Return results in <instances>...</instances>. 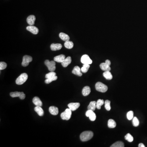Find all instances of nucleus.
Instances as JSON below:
<instances>
[{
  "mask_svg": "<svg viewBox=\"0 0 147 147\" xmlns=\"http://www.w3.org/2000/svg\"><path fill=\"white\" fill-rule=\"evenodd\" d=\"M93 132L90 131H86L82 133L80 135V139L82 141H86L90 140L93 136Z\"/></svg>",
  "mask_w": 147,
  "mask_h": 147,
  "instance_id": "1",
  "label": "nucleus"
},
{
  "mask_svg": "<svg viewBox=\"0 0 147 147\" xmlns=\"http://www.w3.org/2000/svg\"><path fill=\"white\" fill-rule=\"evenodd\" d=\"M28 78V75L25 73L21 74L17 78L16 81V83L17 85H21L26 82Z\"/></svg>",
  "mask_w": 147,
  "mask_h": 147,
  "instance_id": "2",
  "label": "nucleus"
},
{
  "mask_svg": "<svg viewBox=\"0 0 147 147\" xmlns=\"http://www.w3.org/2000/svg\"><path fill=\"white\" fill-rule=\"evenodd\" d=\"M95 88L97 91L101 92H106L108 90L107 86L101 82H98L95 85Z\"/></svg>",
  "mask_w": 147,
  "mask_h": 147,
  "instance_id": "3",
  "label": "nucleus"
},
{
  "mask_svg": "<svg viewBox=\"0 0 147 147\" xmlns=\"http://www.w3.org/2000/svg\"><path fill=\"white\" fill-rule=\"evenodd\" d=\"M72 110L70 109H66L64 112H63L61 114V117L63 120H69L70 118L72 115Z\"/></svg>",
  "mask_w": 147,
  "mask_h": 147,
  "instance_id": "4",
  "label": "nucleus"
},
{
  "mask_svg": "<svg viewBox=\"0 0 147 147\" xmlns=\"http://www.w3.org/2000/svg\"><path fill=\"white\" fill-rule=\"evenodd\" d=\"M45 64L50 72H54L55 70L56 63L54 61H50L48 60H46L45 61Z\"/></svg>",
  "mask_w": 147,
  "mask_h": 147,
  "instance_id": "5",
  "label": "nucleus"
},
{
  "mask_svg": "<svg viewBox=\"0 0 147 147\" xmlns=\"http://www.w3.org/2000/svg\"><path fill=\"white\" fill-rule=\"evenodd\" d=\"M32 61V58L31 56L28 55H25L23 57L22 65L23 67L28 66L29 63Z\"/></svg>",
  "mask_w": 147,
  "mask_h": 147,
  "instance_id": "6",
  "label": "nucleus"
},
{
  "mask_svg": "<svg viewBox=\"0 0 147 147\" xmlns=\"http://www.w3.org/2000/svg\"><path fill=\"white\" fill-rule=\"evenodd\" d=\"M11 97L13 98L14 97H19L20 99H24L25 98V95L23 92H12L10 94Z\"/></svg>",
  "mask_w": 147,
  "mask_h": 147,
  "instance_id": "7",
  "label": "nucleus"
},
{
  "mask_svg": "<svg viewBox=\"0 0 147 147\" xmlns=\"http://www.w3.org/2000/svg\"><path fill=\"white\" fill-rule=\"evenodd\" d=\"M81 63L83 64H87L90 65L92 63V60L90 58L88 55L87 54H84L81 57Z\"/></svg>",
  "mask_w": 147,
  "mask_h": 147,
  "instance_id": "8",
  "label": "nucleus"
},
{
  "mask_svg": "<svg viewBox=\"0 0 147 147\" xmlns=\"http://www.w3.org/2000/svg\"><path fill=\"white\" fill-rule=\"evenodd\" d=\"M86 116L89 117L91 121H94L96 118V114L93 111L90 110H87L86 112Z\"/></svg>",
  "mask_w": 147,
  "mask_h": 147,
  "instance_id": "9",
  "label": "nucleus"
},
{
  "mask_svg": "<svg viewBox=\"0 0 147 147\" xmlns=\"http://www.w3.org/2000/svg\"><path fill=\"white\" fill-rule=\"evenodd\" d=\"M26 29L34 34H37L38 33L39 31L38 28L33 25H29L27 27Z\"/></svg>",
  "mask_w": 147,
  "mask_h": 147,
  "instance_id": "10",
  "label": "nucleus"
},
{
  "mask_svg": "<svg viewBox=\"0 0 147 147\" xmlns=\"http://www.w3.org/2000/svg\"><path fill=\"white\" fill-rule=\"evenodd\" d=\"M80 104L79 103H71L68 105L69 108L72 111L77 110L79 107Z\"/></svg>",
  "mask_w": 147,
  "mask_h": 147,
  "instance_id": "11",
  "label": "nucleus"
},
{
  "mask_svg": "<svg viewBox=\"0 0 147 147\" xmlns=\"http://www.w3.org/2000/svg\"><path fill=\"white\" fill-rule=\"evenodd\" d=\"M100 67L102 70L104 71H110L111 70L110 65L106 63V62L105 63H101L100 65Z\"/></svg>",
  "mask_w": 147,
  "mask_h": 147,
  "instance_id": "12",
  "label": "nucleus"
},
{
  "mask_svg": "<svg viewBox=\"0 0 147 147\" xmlns=\"http://www.w3.org/2000/svg\"><path fill=\"white\" fill-rule=\"evenodd\" d=\"M36 17L33 15H30L27 18V22L29 25H33L35 23Z\"/></svg>",
  "mask_w": 147,
  "mask_h": 147,
  "instance_id": "13",
  "label": "nucleus"
},
{
  "mask_svg": "<svg viewBox=\"0 0 147 147\" xmlns=\"http://www.w3.org/2000/svg\"><path fill=\"white\" fill-rule=\"evenodd\" d=\"M81 72V69H80V68L78 66H76L73 69L72 71V73L75 75L79 77H81L82 76V74Z\"/></svg>",
  "mask_w": 147,
  "mask_h": 147,
  "instance_id": "14",
  "label": "nucleus"
},
{
  "mask_svg": "<svg viewBox=\"0 0 147 147\" xmlns=\"http://www.w3.org/2000/svg\"><path fill=\"white\" fill-rule=\"evenodd\" d=\"M72 62V59L70 57H68L65 59L61 63V64L63 67H67Z\"/></svg>",
  "mask_w": 147,
  "mask_h": 147,
  "instance_id": "15",
  "label": "nucleus"
},
{
  "mask_svg": "<svg viewBox=\"0 0 147 147\" xmlns=\"http://www.w3.org/2000/svg\"><path fill=\"white\" fill-rule=\"evenodd\" d=\"M62 48V45L60 43L54 44L52 43L50 46V48L52 51H57L60 50Z\"/></svg>",
  "mask_w": 147,
  "mask_h": 147,
  "instance_id": "16",
  "label": "nucleus"
},
{
  "mask_svg": "<svg viewBox=\"0 0 147 147\" xmlns=\"http://www.w3.org/2000/svg\"><path fill=\"white\" fill-rule=\"evenodd\" d=\"M49 112L52 115H57L58 114V108L56 107L53 106H51L49 108Z\"/></svg>",
  "mask_w": 147,
  "mask_h": 147,
  "instance_id": "17",
  "label": "nucleus"
},
{
  "mask_svg": "<svg viewBox=\"0 0 147 147\" xmlns=\"http://www.w3.org/2000/svg\"><path fill=\"white\" fill-rule=\"evenodd\" d=\"M65 56L63 54H61V55L57 56L54 57V61H56L58 63H61L63 62L65 59Z\"/></svg>",
  "mask_w": 147,
  "mask_h": 147,
  "instance_id": "18",
  "label": "nucleus"
},
{
  "mask_svg": "<svg viewBox=\"0 0 147 147\" xmlns=\"http://www.w3.org/2000/svg\"><path fill=\"white\" fill-rule=\"evenodd\" d=\"M32 101H33V103H34V104L35 106L41 107L43 105L41 101L40 100V98H38V97H34Z\"/></svg>",
  "mask_w": 147,
  "mask_h": 147,
  "instance_id": "19",
  "label": "nucleus"
},
{
  "mask_svg": "<svg viewBox=\"0 0 147 147\" xmlns=\"http://www.w3.org/2000/svg\"><path fill=\"white\" fill-rule=\"evenodd\" d=\"M91 92V89L90 88V87L89 86H85L83 90H82V93L83 95L84 96H87L88 95H89L90 94V93Z\"/></svg>",
  "mask_w": 147,
  "mask_h": 147,
  "instance_id": "20",
  "label": "nucleus"
},
{
  "mask_svg": "<svg viewBox=\"0 0 147 147\" xmlns=\"http://www.w3.org/2000/svg\"><path fill=\"white\" fill-rule=\"evenodd\" d=\"M34 110L39 116H43L44 114V111L41 106H37L34 108Z\"/></svg>",
  "mask_w": 147,
  "mask_h": 147,
  "instance_id": "21",
  "label": "nucleus"
},
{
  "mask_svg": "<svg viewBox=\"0 0 147 147\" xmlns=\"http://www.w3.org/2000/svg\"><path fill=\"white\" fill-rule=\"evenodd\" d=\"M59 36L61 39L64 41L65 42L67 41H69V36L67 34L63 33V32L60 33Z\"/></svg>",
  "mask_w": 147,
  "mask_h": 147,
  "instance_id": "22",
  "label": "nucleus"
},
{
  "mask_svg": "<svg viewBox=\"0 0 147 147\" xmlns=\"http://www.w3.org/2000/svg\"><path fill=\"white\" fill-rule=\"evenodd\" d=\"M103 76L106 79L109 80L112 79L113 77L112 74L110 72V71H105V72L103 73Z\"/></svg>",
  "mask_w": 147,
  "mask_h": 147,
  "instance_id": "23",
  "label": "nucleus"
},
{
  "mask_svg": "<svg viewBox=\"0 0 147 147\" xmlns=\"http://www.w3.org/2000/svg\"><path fill=\"white\" fill-rule=\"evenodd\" d=\"M108 127L110 128H115L116 126V122L113 119H110L108 121V123H107Z\"/></svg>",
  "mask_w": 147,
  "mask_h": 147,
  "instance_id": "24",
  "label": "nucleus"
},
{
  "mask_svg": "<svg viewBox=\"0 0 147 147\" xmlns=\"http://www.w3.org/2000/svg\"><path fill=\"white\" fill-rule=\"evenodd\" d=\"M96 103L97 102L95 101H91L90 103L89 106L87 107L88 110H90L92 111H94L96 109Z\"/></svg>",
  "mask_w": 147,
  "mask_h": 147,
  "instance_id": "25",
  "label": "nucleus"
},
{
  "mask_svg": "<svg viewBox=\"0 0 147 147\" xmlns=\"http://www.w3.org/2000/svg\"><path fill=\"white\" fill-rule=\"evenodd\" d=\"M64 46L66 48L68 49H72L73 48L74 43L72 41H67L65 42L64 43Z\"/></svg>",
  "mask_w": 147,
  "mask_h": 147,
  "instance_id": "26",
  "label": "nucleus"
},
{
  "mask_svg": "<svg viewBox=\"0 0 147 147\" xmlns=\"http://www.w3.org/2000/svg\"><path fill=\"white\" fill-rule=\"evenodd\" d=\"M90 67V65L89 64H84L83 65V67H81V72L84 73H86Z\"/></svg>",
  "mask_w": 147,
  "mask_h": 147,
  "instance_id": "27",
  "label": "nucleus"
},
{
  "mask_svg": "<svg viewBox=\"0 0 147 147\" xmlns=\"http://www.w3.org/2000/svg\"><path fill=\"white\" fill-rule=\"evenodd\" d=\"M111 147H124V143L120 141H117L114 144H112V146H110Z\"/></svg>",
  "mask_w": 147,
  "mask_h": 147,
  "instance_id": "28",
  "label": "nucleus"
},
{
  "mask_svg": "<svg viewBox=\"0 0 147 147\" xmlns=\"http://www.w3.org/2000/svg\"><path fill=\"white\" fill-rule=\"evenodd\" d=\"M104 103V101L103 100L98 99L96 103V107L97 109L99 110L101 108V106Z\"/></svg>",
  "mask_w": 147,
  "mask_h": 147,
  "instance_id": "29",
  "label": "nucleus"
},
{
  "mask_svg": "<svg viewBox=\"0 0 147 147\" xmlns=\"http://www.w3.org/2000/svg\"><path fill=\"white\" fill-rule=\"evenodd\" d=\"M125 139L126 140L128 141L129 142H132L134 140V138L130 133H128L125 136Z\"/></svg>",
  "mask_w": 147,
  "mask_h": 147,
  "instance_id": "30",
  "label": "nucleus"
},
{
  "mask_svg": "<svg viewBox=\"0 0 147 147\" xmlns=\"http://www.w3.org/2000/svg\"><path fill=\"white\" fill-rule=\"evenodd\" d=\"M57 78H58V77H57V76H55L54 77L46 79L45 80V83H46V84H49V83H51L52 81L57 80Z\"/></svg>",
  "mask_w": 147,
  "mask_h": 147,
  "instance_id": "31",
  "label": "nucleus"
},
{
  "mask_svg": "<svg viewBox=\"0 0 147 147\" xmlns=\"http://www.w3.org/2000/svg\"><path fill=\"white\" fill-rule=\"evenodd\" d=\"M105 107L106 110L107 111H110L111 110V106H110V101L107 100L105 102Z\"/></svg>",
  "mask_w": 147,
  "mask_h": 147,
  "instance_id": "32",
  "label": "nucleus"
},
{
  "mask_svg": "<svg viewBox=\"0 0 147 147\" xmlns=\"http://www.w3.org/2000/svg\"><path fill=\"white\" fill-rule=\"evenodd\" d=\"M132 124L135 127H137L139 124V122L138 118L136 117H134L133 118L132 120Z\"/></svg>",
  "mask_w": 147,
  "mask_h": 147,
  "instance_id": "33",
  "label": "nucleus"
},
{
  "mask_svg": "<svg viewBox=\"0 0 147 147\" xmlns=\"http://www.w3.org/2000/svg\"><path fill=\"white\" fill-rule=\"evenodd\" d=\"M55 76H56V73L55 72H50L48 73L47 74L45 77L46 79H48V78H50L54 77Z\"/></svg>",
  "mask_w": 147,
  "mask_h": 147,
  "instance_id": "34",
  "label": "nucleus"
},
{
  "mask_svg": "<svg viewBox=\"0 0 147 147\" xmlns=\"http://www.w3.org/2000/svg\"><path fill=\"white\" fill-rule=\"evenodd\" d=\"M127 117L129 120L132 119L134 118V113L133 111H130L127 114Z\"/></svg>",
  "mask_w": 147,
  "mask_h": 147,
  "instance_id": "35",
  "label": "nucleus"
},
{
  "mask_svg": "<svg viewBox=\"0 0 147 147\" xmlns=\"http://www.w3.org/2000/svg\"><path fill=\"white\" fill-rule=\"evenodd\" d=\"M7 66V64L6 63L4 62H0V70H2L5 69Z\"/></svg>",
  "mask_w": 147,
  "mask_h": 147,
  "instance_id": "36",
  "label": "nucleus"
},
{
  "mask_svg": "<svg viewBox=\"0 0 147 147\" xmlns=\"http://www.w3.org/2000/svg\"><path fill=\"white\" fill-rule=\"evenodd\" d=\"M139 147H145V146H144V144L142 143H140L139 144Z\"/></svg>",
  "mask_w": 147,
  "mask_h": 147,
  "instance_id": "37",
  "label": "nucleus"
}]
</instances>
